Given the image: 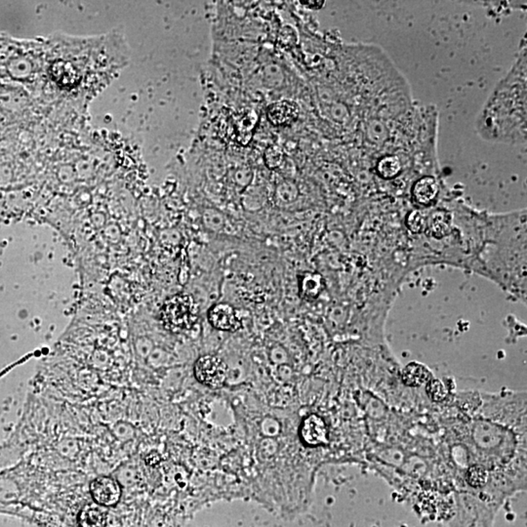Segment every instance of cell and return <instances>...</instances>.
I'll return each instance as SVG.
<instances>
[{
	"label": "cell",
	"instance_id": "cell-13",
	"mask_svg": "<svg viewBox=\"0 0 527 527\" xmlns=\"http://www.w3.org/2000/svg\"><path fill=\"white\" fill-rule=\"evenodd\" d=\"M406 226L413 234H420L426 229V219L424 215L418 210L411 211L406 218Z\"/></svg>",
	"mask_w": 527,
	"mask_h": 527
},
{
	"label": "cell",
	"instance_id": "cell-11",
	"mask_svg": "<svg viewBox=\"0 0 527 527\" xmlns=\"http://www.w3.org/2000/svg\"><path fill=\"white\" fill-rule=\"evenodd\" d=\"M377 171L381 177L385 179L395 178L401 171V163L399 157L395 155H387L379 161Z\"/></svg>",
	"mask_w": 527,
	"mask_h": 527
},
{
	"label": "cell",
	"instance_id": "cell-7",
	"mask_svg": "<svg viewBox=\"0 0 527 527\" xmlns=\"http://www.w3.org/2000/svg\"><path fill=\"white\" fill-rule=\"evenodd\" d=\"M402 381L408 387H420L429 383L430 372L429 369L418 362H411L402 371Z\"/></svg>",
	"mask_w": 527,
	"mask_h": 527
},
{
	"label": "cell",
	"instance_id": "cell-12",
	"mask_svg": "<svg viewBox=\"0 0 527 527\" xmlns=\"http://www.w3.org/2000/svg\"><path fill=\"white\" fill-rule=\"evenodd\" d=\"M467 479L470 486L481 488L488 481V473L482 466H473L468 470Z\"/></svg>",
	"mask_w": 527,
	"mask_h": 527
},
{
	"label": "cell",
	"instance_id": "cell-5",
	"mask_svg": "<svg viewBox=\"0 0 527 527\" xmlns=\"http://www.w3.org/2000/svg\"><path fill=\"white\" fill-rule=\"evenodd\" d=\"M301 439L309 446H324L328 444V430L324 419L310 415L303 421L300 430Z\"/></svg>",
	"mask_w": 527,
	"mask_h": 527
},
{
	"label": "cell",
	"instance_id": "cell-9",
	"mask_svg": "<svg viewBox=\"0 0 527 527\" xmlns=\"http://www.w3.org/2000/svg\"><path fill=\"white\" fill-rule=\"evenodd\" d=\"M451 217L444 211H437L430 216L428 229L432 237L437 239H444L450 232Z\"/></svg>",
	"mask_w": 527,
	"mask_h": 527
},
{
	"label": "cell",
	"instance_id": "cell-8",
	"mask_svg": "<svg viewBox=\"0 0 527 527\" xmlns=\"http://www.w3.org/2000/svg\"><path fill=\"white\" fill-rule=\"evenodd\" d=\"M299 288L302 297L306 300H314L319 297L324 290V284L321 275L314 272H306L300 277Z\"/></svg>",
	"mask_w": 527,
	"mask_h": 527
},
{
	"label": "cell",
	"instance_id": "cell-2",
	"mask_svg": "<svg viewBox=\"0 0 527 527\" xmlns=\"http://www.w3.org/2000/svg\"><path fill=\"white\" fill-rule=\"evenodd\" d=\"M195 375L201 384L220 388L227 381L228 367L216 355H203L195 362Z\"/></svg>",
	"mask_w": 527,
	"mask_h": 527
},
{
	"label": "cell",
	"instance_id": "cell-6",
	"mask_svg": "<svg viewBox=\"0 0 527 527\" xmlns=\"http://www.w3.org/2000/svg\"><path fill=\"white\" fill-rule=\"evenodd\" d=\"M437 194H439V185L434 177L427 176V177L421 178L414 183L412 195L418 203L429 206L436 199Z\"/></svg>",
	"mask_w": 527,
	"mask_h": 527
},
{
	"label": "cell",
	"instance_id": "cell-1",
	"mask_svg": "<svg viewBox=\"0 0 527 527\" xmlns=\"http://www.w3.org/2000/svg\"><path fill=\"white\" fill-rule=\"evenodd\" d=\"M161 321L168 330H188L197 321V306L194 298L180 294L167 300L161 310Z\"/></svg>",
	"mask_w": 527,
	"mask_h": 527
},
{
	"label": "cell",
	"instance_id": "cell-10",
	"mask_svg": "<svg viewBox=\"0 0 527 527\" xmlns=\"http://www.w3.org/2000/svg\"><path fill=\"white\" fill-rule=\"evenodd\" d=\"M79 521L81 527H106L107 517L100 508L86 506L81 510Z\"/></svg>",
	"mask_w": 527,
	"mask_h": 527
},
{
	"label": "cell",
	"instance_id": "cell-14",
	"mask_svg": "<svg viewBox=\"0 0 527 527\" xmlns=\"http://www.w3.org/2000/svg\"><path fill=\"white\" fill-rule=\"evenodd\" d=\"M427 392L430 399L435 401H442L447 395L446 386L439 380H430L428 383Z\"/></svg>",
	"mask_w": 527,
	"mask_h": 527
},
{
	"label": "cell",
	"instance_id": "cell-4",
	"mask_svg": "<svg viewBox=\"0 0 527 527\" xmlns=\"http://www.w3.org/2000/svg\"><path fill=\"white\" fill-rule=\"evenodd\" d=\"M90 491L94 500L105 507L117 504L121 496V486L110 477L96 479L91 484Z\"/></svg>",
	"mask_w": 527,
	"mask_h": 527
},
{
	"label": "cell",
	"instance_id": "cell-3",
	"mask_svg": "<svg viewBox=\"0 0 527 527\" xmlns=\"http://www.w3.org/2000/svg\"><path fill=\"white\" fill-rule=\"evenodd\" d=\"M209 324L221 331L239 330L242 326L241 319L237 317V312L232 306L228 304H216L208 310Z\"/></svg>",
	"mask_w": 527,
	"mask_h": 527
}]
</instances>
